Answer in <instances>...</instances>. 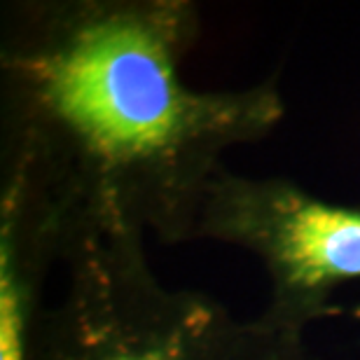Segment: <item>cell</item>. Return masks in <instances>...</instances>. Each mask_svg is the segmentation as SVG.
Returning <instances> with one entry per match:
<instances>
[{
  "label": "cell",
  "mask_w": 360,
  "mask_h": 360,
  "mask_svg": "<svg viewBox=\"0 0 360 360\" xmlns=\"http://www.w3.org/2000/svg\"><path fill=\"white\" fill-rule=\"evenodd\" d=\"M201 31L190 0H17L0 28V187L63 243L77 234L194 241L222 157L285 115L276 77L183 80Z\"/></svg>",
  "instance_id": "6da1fadb"
},
{
  "label": "cell",
  "mask_w": 360,
  "mask_h": 360,
  "mask_svg": "<svg viewBox=\"0 0 360 360\" xmlns=\"http://www.w3.org/2000/svg\"><path fill=\"white\" fill-rule=\"evenodd\" d=\"M146 241L77 234L61 243L59 292L33 360H234L241 321L204 292L164 285Z\"/></svg>",
  "instance_id": "7a4b0ae2"
},
{
  "label": "cell",
  "mask_w": 360,
  "mask_h": 360,
  "mask_svg": "<svg viewBox=\"0 0 360 360\" xmlns=\"http://www.w3.org/2000/svg\"><path fill=\"white\" fill-rule=\"evenodd\" d=\"M194 239L255 255L269 276V304L260 316L300 333L340 311L335 292L360 281V208L330 204L285 178L222 169Z\"/></svg>",
  "instance_id": "3957f363"
},
{
  "label": "cell",
  "mask_w": 360,
  "mask_h": 360,
  "mask_svg": "<svg viewBox=\"0 0 360 360\" xmlns=\"http://www.w3.org/2000/svg\"><path fill=\"white\" fill-rule=\"evenodd\" d=\"M59 236L17 194L0 190V360H33Z\"/></svg>",
  "instance_id": "277c9868"
},
{
  "label": "cell",
  "mask_w": 360,
  "mask_h": 360,
  "mask_svg": "<svg viewBox=\"0 0 360 360\" xmlns=\"http://www.w3.org/2000/svg\"><path fill=\"white\" fill-rule=\"evenodd\" d=\"M234 360H309L304 333L271 323L262 316L241 321Z\"/></svg>",
  "instance_id": "5b68a950"
}]
</instances>
